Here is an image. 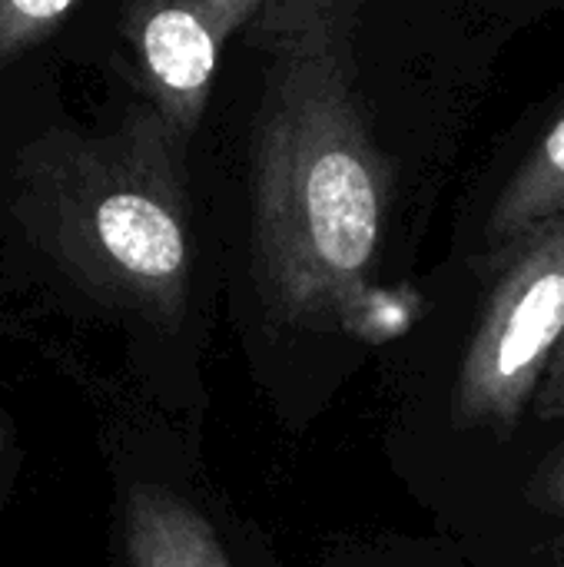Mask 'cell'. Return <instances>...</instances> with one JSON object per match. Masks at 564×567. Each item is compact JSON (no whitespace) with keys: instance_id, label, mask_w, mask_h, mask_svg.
Segmentation results:
<instances>
[{"instance_id":"1","label":"cell","mask_w":564,"mask_h":567,"mask_svg":"<svg viewBox=\"0 0 564 567\" xmlns=\"http://www.w3.org/2000/svg\"><path fill=\"white\" fill-rule=\"evenodd\" d=\"M199 286L189 146L143 100L83 116L63 60L0 90V302L113 329L146 365L183 346ZM10 312V309H7Z\"/></svg>"},{"instance_id":"2","label":"cell","mask_w":564,"mask_h":567,"mask_svg":"<svg viewBox=\"0 0 564 567\" xmlns=\"http://www.w3.org/2000/svg\"><path fill=\"white\" fill-rule=\"evenodd\" d=\"M359 7L269 0L246 37L263 60L249 146V249L266 312L349 329L382 256L389 166L356 86Z\"/></svg>"},{"instance_id":"3","label":"cell","mask_w":564,"mask_h":567,"mask_svg":"<svg viewBox=\"0 0 564 567\" xmlns=\"http://www.w3.org/2000/svg\"><path fill=\"white\" fill-rule=\"evenodd\" d=\"M266 0H126L90 3L70 30L63 63H103L193 150L209 110L226 43Z\"/></svg>"},{"instance_id":"4","label":"cell","mask_w":564,"mask_h":567,"mask_svg":"<svg viewBox=\"0 0 564 567\" xmlns=\"http://www.w3.org/2000/svg\"><path fill=\"white\" fill-rule=\"evenodd\" d=\"M564 342V213L499 269L452 389L462 432L509 435L535 405Z\"/></svg>"},{"instance_id":"5","label":"cell","mask_w":564,"mask_h":567,"mask_svg":"<svg viewBox=\"0 0 564 567\" xmlns=\"http://www.w3.org/2000/svg\"><path fill=\"white\" fill-rule=\"evenodd\" d=\"M116 567H236L199 502L146 458L130 429H110Z\"/></svg>"},{"instance_id":"6","label":"cell","mask_w":564,"mask_h":567,"mask_svg":"<svg viewBox=\"0 0 564 567\" xmlns=\"http://www.w3.org/2000/svg\"><path fill=\"white\" fill-rule=\"evenodd\" d=\"M564 213V110L545 130L492 206L485 226V269H499L532 233Z\"/></svg>"},{"instance_id":"7","label":"cell","mask_w":564,"mask_h":567,"mask_svg":"<svg viewBox=\"0 0 564 567\" xmlns=\"http://www.w3.org/2000/svg\"><path fill=\"white\" fill-rule=\"evenodd\" d=\"M83 10L86 0H0V90L37 63L63 60Z\"/></svg>"},{"instance_id":"8","label":"cell","mask_w":564,"mask_h":567,"mask_svg":"<svg viewBox=\"0 0 564 567\" xmlns=\"http://www.w3.org/2000/svg\"><path fill=\"white\" fill-rule=\"evenodd\" d=\"M27 465V449H23V429L13 415V409L7 405V395L0 389V515L10 505L20 475Z\"/></svg>"},{"instance_id":"9","label":"cell","mask_w":564,"mask_h":567,"mask_svg":"<svg viewBox=\"0 0 564 567\" xmlns=\"http://www.w3.org/2000/svg\"><path fill=\"white\" fill-rule=\"evenodd\" d=\"M532 502L542 512L564 518V445L539 468V475L532 482Z\"/></svg>"},{"instance_id":"10","label":"cell","mask_w":564,"mask_h":567,"mask_svg":"<svg viewBox=\"0 0 564 567\" xmlns=\"http://www.w3.org/2000/svg\"><path fill=\"white\" fill-rule=\"evenodd\" d=\"M535 419L539 422H564V342L548 369V379L545 385L539 389V399H535Z\"/></svg>"},{"instance_id":"11","label":"cell","mask_w":564,"mask_h":567,"mask_svg":"<svg viewBox=\"0 0 564 567\" xmlns=\"http://www.w3.org/2000/svg\"><path fill=\"white\" fill-rule=\"evenodd\" d=\"M13 332V316L3 309V302H0V336H10Z\"/></svg>"}]
</instances>
